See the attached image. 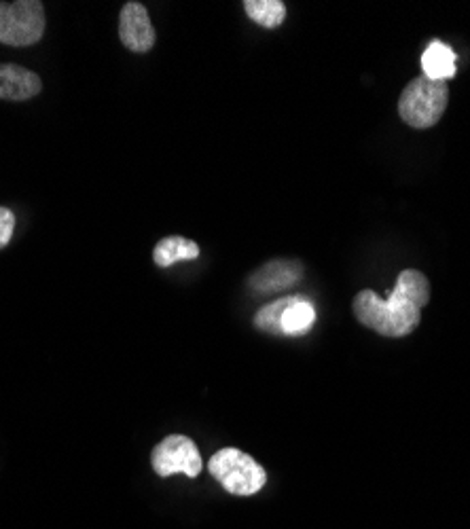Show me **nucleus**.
<instances>
[{
    "mask_svg": "<svg viewBox=\"0 0 470 529\" xmlns=\"http://www.w3.org/2000/svg\"><path fill=\"white\" fill-rule=\"evenodd\" d=\"M43 83L39 75L17 64H0V100L22 102L39 96Z\"/></svg>",
    "mask_w": 470,
    "mask_h": 529,
    "instance_id": "nucleus-8",
    "label": "nucleus"
},
{
    "mask_svg": "<svg viewBox=\"0 0 470 529\" xmlns=\"http://www.w3.org/2000/svg\"><path fill=\"white\" fill-rule=\"evenodd\" d=\"M119 39L134 53H147L155 45V28L147 7L142 3H128L119 15Z\"/></svg>",
    "mask_w": 470,
    "mask_h": 529,
    "instance_id": "nucleus-6",
    "label": "nucleus"
},
{
    "mask_svg": "<svg viewBox=\"0 0 470 529\" xmlns=\"http://www.w3.org/2000/svg\"><path fill=\"white\" fill-rule=\"evenodd\" d=\"M430 301V282L418 269L401 271L388 299L373 290H360L352 309L356 320L377 335L399 339L411 335L422 320V309Z\"/></svg>",
    "mask_w": 470,
    "mask_h": 529,
    "instance_id": "nucleus-1",
    "label": "nucleus"
},
{
    "mask_svg": "<svg viewBox=\"0 0 470 529\" xmlns=\"http://www.w3.org/2000/svg\"><path fill=\"white\" fill-rule=\"evenodd\" d=\"M153 470L159 477H172V474L183 472L189 479H197L204 468L202 455L197 445L185 434H172L161 441L151 455Z\"/></svg>",
    "mask_w": 470,
    "mask_h": 529,
    "instance_id": "nucleus-5",
    "label": "nucleus"
},
{
    "mask_svg": "<svg viewBox=\"0 0 470 529\" xmlns=\"http://www.w3.org/2000/svg\"><path fill=\"white\" fill-rule=\"evenodd\" d=\"M45 32V9L39 0L0 3V43L28 47L39 43Z\"/></svg>",
    "mask_w": 470,
    "mask_h": 529,
    "instance_id": "nucleus-4",
    "label": "nucleus"
},
{
    "mask_svg": "<svg viewBox=\"0 0 470 529\" xmlns=\"http://www.w3.org/2000/svg\"><path fill=\"white\" fill-rule=\"evenodd\" d=\"M303 276V265L299 261H269L252 273L248 286L257 295H271L282 293V290L295 286Z\"/></svg>",
    "mask_w": 470,
    "mask_h": 529,
    "instance_id": "nucleus-7",
    "label": "nucleus"
},
{
    "mask_svg": "<svg viewBox=\"0 0 470 529\" xmlns=\"http://www.w3.org/2000/svg\"><path fill=\"white\" fill-rule=\"evenodd\" d=\"M449 102V87L445 81H432L428 77L413 79L399 98L401 119L415 130H428L445 115Z\"/></svg>",
    "mask_w": 470,
    "mask_h": 529,
    "instance_id": "nucleus-3",
    "label": "nucleus"
},
{
    "mask_svg": "<svg viewBox=\"0 0 470 529\" xmlns=\"http://www.w3.org/2000/svg\"><path fill=\"white\" fill-rule=\"evenodd\" d=\"M316 322L314 305L303 297H282L278 316V335L301 337L312 331Z\"/></svg>",
    "mask_w": 470,
    "mask_h": 529,
    "instance_id": "nucleus-9",
    "label": "nucleus"
},
{
    "mask_svg": "<svg viewBox=\"0 0 470 529\" xmlns=\"http://www.w3.org/2000/svg\"><path fill=\"white\" fill-rule=\"evenodd\" d=\"M200 257V246H197L193 240H187V237L180 235H170L164 237L153 252V261L159 267H170L180 261H193Z\"/></svg>",
    "mask_w": 470,
    "mask_h": 529,
    "instance_id": "nucleus-11",
    "label": "nucleus"
},
{
    "mask_svg": "<svg viewBox=\"0 0 470 529\" xmlns=\"http://www.w3.org/2000/svg\"><path fill=\"white\" fill-rule=\"evenodd\" d=\"M208 470L225 491L240 498L259 494L267 483L265 468L257 460H252L248 453L235 447L216 451L208 462Z\"/></svg>",
    "mask_w": 470,
    "mask_h": 529,
    "instance_id": "nucleus-2",
    "label": "nucleus"
},
{
    "mask_svg": "<svg viewBox=\"0 0 470 529\" xmlns=\"http://www.w3.org/2000/svg\"><path fill=\"white\" fill-rule=\"evenodd\" d=\"M422 70L424 77L432 81H449L456 77L458 72V62H456V53L449 45L441 41H432L426 51L422 53Z\"/></svg>",
    "mask_w": 470,
    "mask_h": 529,
    "instance_id": "nucleus-10",
    "label": "nucleus"
},
{
    "mask_svg": "<svg viewBox=\"0 0 470 529\" xmlns=\"http://www.w3.org/2000/svg\"><path fill=\"white\" fill-rule=\"evenodd\" d=\"M15 214L9 208H0V250H3L13 237Z\"/></svg>",
    "mask_w": 470,
    "mask_h": 529,
    "instance_id": "nucleus-13",
    "label": "nucleus"
},
{
    "mask_svg": "<svg viewBox=\"0 0 470 529\" xmlns=\"http://www.w3.org/2000/svg\"><path fill=\"white\" fill-rule=\"evenodd\" d=\"M244 11L252 22L274 30L286 20V5L282 0H246Z\"/></svg>",
    "mask_w": 470,
    "mask_h": 529,
    "instance_id": "nucleus-12",
    "label": "nucleus"
}]
</instances>
